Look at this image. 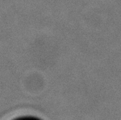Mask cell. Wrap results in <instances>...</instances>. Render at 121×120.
<instances>
[{
    "label": "cell",
    "mask_w": 121,
    "mask_h": 120,
    "mask_svg": "<svg viewBox=\"0 0 121 120\" xmlns=\"http://www.w3.org/2000/svg\"><path fill=\"white\" fill-rule=\"evenodd\" d=\"M12 120H42V119L35 117V116H19V117H16Z\"/></svg>",
    "instance_id": "cell-1"
}]
</instances>
